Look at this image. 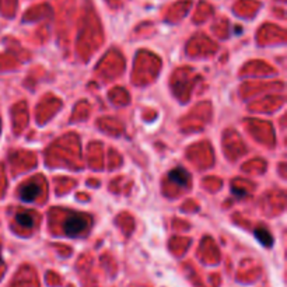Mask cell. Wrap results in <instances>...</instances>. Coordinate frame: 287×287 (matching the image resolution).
I'll list each match as a JSON object with an SVG mask.
<instances>
[{"label":"cell","instance_id":"obj_4","mask_svg":"<svg viewBox=\"0 0 287 287\" xmlns=\"http://www.w3.org/2000/svg\"><path fill=\"white\" fill-rule=\"evenodd\" d=\"M16 222L19 223L20 226H23V227L31 229L32 224H34V219H32L31 213H28V212H20L16 216Z\"/></svg>","mask_w":287,"mask_h":287},{"label":"cell","instance_id":"obj_2","mask_svg":"<svg viewBox=\"0 0 287 287\" xmlns=\"http://www.w3.org/2000/svg\"><path fill=\"white\" fill-rule=\"evenodd\" d=\"M41 194V188L35 182H31L27 184L26 186L21 188L20 191V198L24 201V202H32L35 198H38V195Z\"/></svg>","mask_w":287,"mask_h":287},{"label":"cell","instance_id":"obj_6","mask_svg":"<svg viewBox=\"0 0 287 287\" xmlns=\"http://www.w3.org/2000/svg\"><path fill=\"white\" fill-rule=\"evenodd\" d=\"M0 262H1V260H0Z\"/></svg>","mask_w":287,"mask_h":287},{"label":"cell","instance_id":"obj_3","mask_svg":"<svg viewBox=\"0 0 287 287\" xmlns=\"http://www.w3.org/2000/svg\"><path fill=\"white\" fill-rule=\"evenodd\" d=\"M168 178H170V181L174 182L175 185L186 186L188 179H189V175H188V172H186L184 168H175V170H172V171L170 172Z\"/></svg>","mask_w":287,"mask_h":287},{"label":"cell","instance_id":"obj_1","mask_svg":"<svg viewBox=\"0 0 287 287\" xmlns=\"http://www.w3.org/2000/svg\"><path fill=\"white\" fill-rule=\"evenodd\" d=\"M88 223L83 214H73L65 222L63 230L69 237H76L87 229Z\"/></svg>","mask_w":287,"mask_h":287},{"label":"cell","instance_id":"obj_5","mask_svg":"<svg viewBox=\"0 0 287 287\" xmlns=\"http://www.w3.org/2000/svg\"><path fill=\"white\" fill-rule=\"evenodd\" d=\"M255 237L260 241V244H263V245H266V247H270L272 242H273L272 235H270L268 230H265V229H258V230H255Z\"/></svg>","mask_w":287,"mask_h":287}]
</instances>
